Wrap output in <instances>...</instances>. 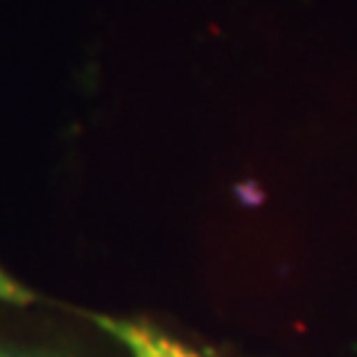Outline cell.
<instances>
[{
  "instance_id": "obj_1",
  "label": "cell",
  "mask_w": 357,
  "mask_h": 357,
  "mask_svg": "<svg viewBox=\"0 0 357 357\" xmlns=\"http://www.w3.org/2000/svg\"><path fill=\"white\" fill-rule=\"evenodd\" d=\"M103 331L122 347L128 357H220L206 352L202 347L180 339L175 333L153 326L149 320H125V318H93Z\"/></svg>"
},
{
  "instance_id": "obj_3",
  "label": "cell",
  "mask_w": 357,
  "mask_h": 357,
  "mask_svg": "<svg viewBox=\"0 0 357 357\" xmlns=\"http://www.w3.org/2000/svg\"><path fill=\"white\" fill-rule=\"evenodd\" d=\"M0 299H6V302H26L29 294H24L22 286H16L8 275L0 273Z\"/></svg>"
},
{
  "instance_id": "obj_2",
  "label": "cell",
  "mask_w": 357,
  "mask_h": 357,
  "mask_svg": "<svg viewBox=\"0 0 357 357\" xmlns=\"http://www.w3.org/2000/svg\"><path fill=\"white\" fill-rule=\"evenodd\" d=\"M0 357H79V352L61 339L0 328Z\"/></svg>"
}]
</instances>
